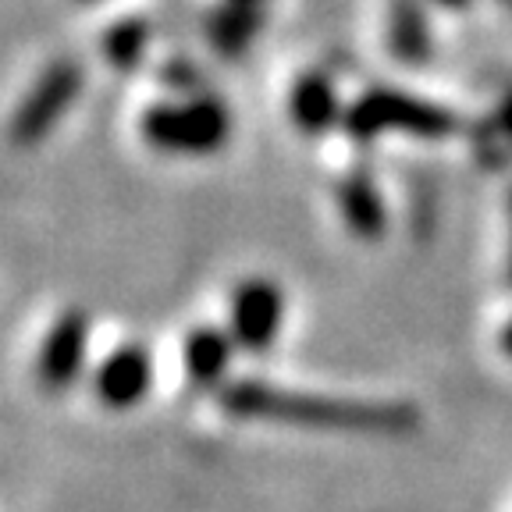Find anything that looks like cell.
<instances>
[{
    "mask_svg": "<svg viewBox=\"0 0 512 512\" xmlns=\"http://www.w3.org/2000/svg\"><path fill=\"white\" fill-rule=\"evenodd\" d=\"M224 413L239 420H271L306 431L331 434H374V438H402L420 427V413L409 402H363L335 399V395L296 392L267 381H235L221 395Z\"/></svg>",
    "mask_w": 512,
    "mask_h": 512,
    "instance_id": "cell-1",
    "label": "cell"
},
{
    "mask_svg": "<svg viewBox=\"0 0 512 512\" xmlns=\"http://www.w3.org/2000/svg\"><path fill=\"white\" fill-rule=\"evenodd\" d=\"M139 132L160 153L207 157L228 143L232 118L217 100L196 96V100H178V104H153L139 121Z\"/></svg>",
    "mask_w": 512,
    "mask_h": 512,
    "instance_id": "cell-2",
    "label": "cell"
},
{
    "mask_svg": "<svg viewBox=\"0 0 512 512\" xmlns=\"http://www.w3.org/2000/svg\"><path fill=\"white\" fill-rule=\"evenodd\" d=\"M456 114L445 107L420 100V96L395 93V89L374 86L345 111V132L352 139H374L381 132H406L416 139H438L456 128Z\"/></svg>",
    "mask_w": 512,
    "mask_h": 512,
    "instance_id": "cell-3",
    "label": "cell"
},
{
    "mask_svg": "<svg viewBox=\"0 0 512 512\" xmlns=\"http://www.w3.org/2000/svg\"><path fill=\"white\" fill-rule=\"evenodd\" d=\"M82 72L79 64L57 61L50 64L40 79L32 82V89L25 93V100L18 104L15 121H11V139L15 146H36L50 128L61 121V114L72 107V100L79 96Z\"/></svg>",
    "mask_w": 512,
    "mask_h": 512,
    "instance_id": "cell-4",
    "label": "cell"
},
{
    "mask_svg": "<svg viewBox=\"0 0 512 512\" xmlns=\"http://www.w3.org/2000/svg\"><path fill=\"white\" fill-rule=\"evenodd\" d=\"M285 320V296L271 278H249L232 296V338L239 349L264 352Z\"/></svg>",
    "mask_w": 512,
    "mask_h": 512,
    "instance_id": "cell-5",
    "label": "cell"
},
{
    "mask_svg": "<svg viewBox=\"0 0 512 512\" xmlns=\"http://www.w3.org/2000/svg\"><path fill=\"white\" fill-rule=\"evenodd\" d=\"M89 349V320L82 310H64L61 317L50 324L47 338L36 356V377L47 392H64L75 377L82 374Z\"/></svg>",
    "mask_w": 512,
    "mask_h": 512,
    "instance_id": "cell-6",
    "label": "cell"
},
{
    "mask_svg": "<svg viewBox=\"0 0 512 512\" xmlns=\"http://www.w3.org/2000/svg\"><path fill=\"white\" fill-rule=\"evenodd\" d=\"M153 384V360L150 352L139 349V345H121L100 363L93 377V392L96 399L104 402L107 409H132L146 399Z\"/></svg>",
    "mask_w": 512,
    "mask_h": 512,
    "instance_id": "cell-7",
    "label": "cell"
},
{
    "mask_svg": "<svg viewBox=\"0 0 512 512\" xmlns=\"http://www.w3.org/2000/svg\"><path fill=\"white\" fill-rule=\"evenodd\" d=\"M288 111H292V121H296L299 132L306 136H320L328 132L338 118H342V104H338L335 82L320 72H306L296 79L292 93H288Z\"/></svg>",
    "mask_w": 512,
    "mask_h": 512,
    "instance_id": "cell-8",
    "label": "cell"
},
{
    "mask_svg": "<svg viewBox=\"0 0 512 512\" xmlns=\"http://www.w3.org/2000/svg\"><path fill=\"white\" fill-rule=\"evenodd\" d=\"M235 352V338L224 335L221 328H192L189 338L182 345V363H185V377L196 388H210L228 374V363H232Z\"/></svg>",
    "mask_w": 512,
    "mask_h": 512,
    "instance_id": "cell-9",
    "label": "cell"
},
{
    "mask_svg": "<svg viewBox=\"0 0 512 512\" xmlns=\"http://www.w3.org/2000/svg\"><path fill=\"white\" fill-rule=\"evenodd\" d=\"M338 210H342L345 224H349V232L356 239L377 242L384 235V228H388V210H384L381 192L360 171L338 185Z\"/></svg>",
    "mask_w": 512,
    "mask_h": 512,
    "instance_id": "cell-10",
    "label": "cell"
},
{
    "mask_svg": "<svg viewBox=\"0 0 512 512\" xmlns=\"http://www.w3.org/2000/svg\"><path fill=\"white\" fill-rule=\"evenodd\" d=\"M392 50L402 61H424L431 50V36H427V18L416 8L413 0H395L392 11Z\"/></svg>",
    "mask_w": 512,
    "mask_h": 512,
    "instance_id": "cell-11",
    "label": "cell"
},
{
    "mask_svg": "<svg viewBox=\"0 0 512 512\" xmlns=\"http://www.w3.org/2000/svg\"><path fill=\"white\" fill-rule=\"evenodd\" d=\"M146 43H150V29L146 22H118L107 29L104 36V57L114 68H136L146 54Z\"/></svg>",
    "mask_w": 512,
    "mask_h": 512,
    "instance_id": "cell-12",
    "label": "cell"
},
{
    "mask_svg": "<svg viewBox=\"0 0 512 512\" xmlns=\"http://www.w3.org/2000/svg\"><path fill=\"white\" fill-rule=\"evenodd\" d=\"M210 32H214V43L221 50H239L256 32V11L249 4H232L214 18Z\"/></svg>",
    "mask_w": 512,
    "mask_h": 512,
    "instance_id": "cell-13",
    "label": "cell"
},
{
    "mask_svg": "<svg viewBox=\"0 0 512 512\" xmlns=\"http://www.w3.org/2000/svg\"><path fill=\"white\" fill-rule=\"evenodd\" d=\"M488 139H502L505 150H512V93L502 100V107L495 111L491 118V128H488Z\"/></svg>",
    "mask_w": 512,
    "mask_h": 512,
    "instance_id": "cell-14",
    "label": "cell"
},
{
    "mask_svg": "<svg viewBox=\"0 0 512 512\" xmlns=\"http://www.w3.org/2000/svg\"><path fill=\"white\" fill-rule=\"evenodd\" d=\"M498 345H502V352L512 360V320H505L502 335H498Z\"/></svg>",
    "mask_w": 512,
    "mask_h": 512,
    "instance_id": "cell-15",
    "label": "cell"
},
{
    "mask_svg": "<svg viewBox=\"0 0 512 512\" xmlns=\"http://www.w3.org/2000/svg\"><path fill=\"white\" fill-rule=\"evenodd\" d=\"M441 8H452V11H459V8H466V4H470V0H438Z\"/></svg>",
    "mask_w": 512,
    "mask_h": 512,
    "instance_id": "cell-16",
    "label": "cell"
},
{
    "mask_svg": "<svg viewBox=\"0 0 512 512\" xmlns=\"http://www.w3.org/2000/svg\"><path fill=\"white\" fill-rule=\"evenodd\" d=\"M232 4H249V8H256V4H260V0H232Z\"/></svg>",
    "mask_w": 512,
    "mask_h": 512,
    "instance_id": "cell-17",
    "label": "cell"
},
{
    "mask_svg": "<svg viewBox=\"0 0 512 512\" xmlns=\"http://www.w3.org/2000/svg\"><path fill=\"white\" fill-rule=\"evenodd\" d=\"M509 217H512V192H509ZM509 271H512V264H509Z\"/></svg>",
    "mask_w": 512,
    "mask_h": 512,
    "instance_id": "cell-18",
    "label": "cell"
},
{
    "mask_svg": "<svg viewBox=\"0 0 512 512\" xmlns=\"http://www.w3.org/2000/svg\"><path fill=\"white\" fill-rule=\"evenodd\" d=\"M505 4H509V8H512V0H505Z\"/></svg>",
    "mask_w": 512,
    "mask_h": 512,
    "instance_id": "cell-19",
    "label": "cell"
}]
</instances>
